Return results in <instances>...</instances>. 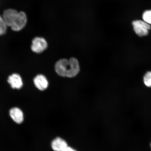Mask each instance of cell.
Masks as SVG:
<instances>
[{
    "label": "cell",
    "mask_w": 151,
    "mask_h": 151,
    "mask_svg": "<svg viewBox=\"0 0 151 151\" xmlns=\"http://www.w3.org/2000/svg\"><path fill=\"white\" fill-rule=\"evenodd\" d=\"M2 17L7 26L14 31H21L27 23V17L23 11L18 12L14 9H7L4 11Z\"/></svg>",
    "instance_id": "obj_1"
},
{
    "label": "cell",
    "mask_w": 151,
    "mask_h": 151,
    "mask_svg": "<svg viewBox=\"0 0 151 151\" xmlns=\"http://www.w3.org/2000/svg\"><path fill=\"white\" fill-rule=\"evenodd\" d=\"M55 68L58 75L62 77H67L70 69L69 60L66 59L60 60L56 62Z\"/></svg>",
    "instance_id": "obj_2"
},
{
    "label": "cell",
    "mask_w": 151,
    "mask_h": 151,
    "mask_svg": "<svg viewBox=\"0 0 151 151\" xmlns=\"http://www.w3.org/2000/svg\"><path fill=\"white\" fill-rule=\"evenodd\" d=\"M135 32L139 37L148 35L149 30L151 29L150 24L142 20L134 21L132 22Z\"/></svg>",
    "instance_id": "obj_3"
},
{
    "label": "cell",
    "mask_w": 151,
    "mask_h": 151,
    "mask_svg": "<svg viewBox=\"0 0 151 151\" xmlns=\"http://www.w3.org/2000/svg\"><path fill=\"white\" fill-rule=\"evenodd\" d=\"M48 47L46 40L42 37H37L32 41L31 50L34 52L40 53L44 51Z\"/></svg>",
    "instance_id": "obj_4"
},
{
    "label": "cell",
    "mask_w": 151,
    "mask_h": 151,
    "mask_svg": "<svg viewBox=\"0 0 151 151\" xmlns=\"http://www.w3.org/2000/svg\"><path fill=\"white\" fill-rule=\"evenodd\" d=\"M7 81L11 87L14 89H20L23 86L21 77L17 73H14L9 76Z\"/></svg>",
    "instance_id": "obj_5"
},
{
    "label": "cell",
    "mask_w": 151,
    "mask_h": 151,
    "mask_svg": "<svg viewBox=\"0 0 151 151\" xmlns=\"http://www.w3.org/2000/svg\"><path fill=\"white\" fill-rule=\"evenodd\" d=\"M34 83L37 89L41 91L46 89L48 86V80L42 75H37L34 79Z\"/></svg>",
    "instance_id": "obj_6"
},
{
    "label": "cell",
    "mask_w": 151,
    "mask_h": 151,
    "mask_svg": "<svg viewBox=\"0 0 151 151\" xmlns=\"http://www.w3.org/2000/svg\"><path fill=\"white\" fill-rule=\"evenodd\" d=\"M68 146L67 142L60 137L55 138L51 143V147L54 151H63Z\"/></svg>",
    "instance_id": "obj_7"
},
{
    "label": "cell",
    "mask_w": 151,
    "mask_h": 151,
    "mask_svg": "<svg viewBox=\"0 0 151 151\" xmlns=\"http://www.w3.org/2000/svg\"><path fill=\"white\" fill-rule=\"evenodd\" d=\"M9 115L14 121L17 124H21L24 120V114L21 109L17 107L11 109L9 111Z\"/></svg>",
    "instance_id": "obj_8"
},
{
    "label": "cell",
    "mask_w": 151,
    "mask_h": 151,
    "mask_svg": "<svg viewBox=\"0 0 151 151\" xmlns=\"http://www.w3.org/2000/svg\"><path fill=\"white\" fill-rule=\"evenodd\" d=\"M69 61L70 65V69L68 77L72 78L78 74L80 70V65L78 60L75 58H70Z\"/></svg>",
    "instance_id": "obj_9"
},
{
    "label": "cell",
    "mask_w": 151,
    "mask_h": 151,
    "mask_svg": "<svg viewBox=\"0 0 151 151\" xmlns=\"http://www.w3.org/2000/svg\"><path fill=\"white\" fill-rule=\"evenodd\" d=\"M7 26L2 16L0 15V36L6 33Z\"/></svg>",
    "instance_id": "obj_10"
},
{
    "label": "cell",
    "mask_w": 151,
    "mask_h": 151,
    "mask_svg": "<svg viewBox=\"0 0 151 151\" xmlns=\"http://www.w3.org/2000/svg\"><path fill=\"white\" fill-rule=\"evenodd\" d=\"M142 18L145 22L151 24V10L145 11L143 14Z\"/></svg>",
    "instance_id": "obj_11"
},
{
    "label": "cell",
    "mask_w": 151,
    "mask_h": 151,
    "mask_svg": "<svg viewBox=\"0 0 151 151\" xmlns=\"http://www.w3.org/2000/svg\"><path fill=\"white\" fill-rule=\"evenodd\" d=\"M143 81L146 86L151 87V71L146 73L143 78Z\"/></svg>",
    "instance_id": "obj_12"
},
{
    "label": "cell",
    "mask_w": 151,
    "mask_h": 151,
    "mask_svg": "<svg viewBox=\"0 0 151 151\" xmlns=\"http://www.w3.org/2000/svg\"><path fill=\"white\" fill-rule=\"evenodd\" d=\"M77 151L75 149L72 148V147H69L68 146L67 147H66V148L63 151Z\"/></svg>",
    "instance_id": "obj_13"
},
{
    "label": "cell",
    "mask_w": 151,
    "mask_h": 151,
    "mask_svg": "<svg viewBox=\"0 0 151 151\" xmlns=\"http://www.w3.org/2000/svg\"></svg>",
    "instance_id": "obj_14"
}]
</instances>
